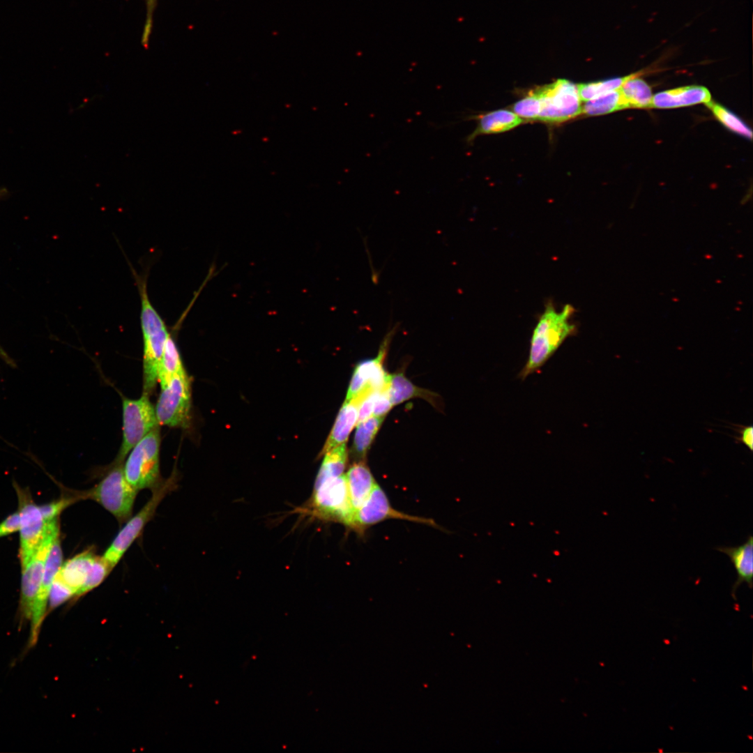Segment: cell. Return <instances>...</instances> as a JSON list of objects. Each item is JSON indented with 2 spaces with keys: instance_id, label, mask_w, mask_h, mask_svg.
I'll list each match as a JSON object with an SVG mask.
<instances>
[{
  "instance_id": "603a6c76",
  "label": "cell",
  "mask_w": 753,
  "mask_h": 753,
  "mask_svg": "<svg viewBox=\"0 0 753 753\" xmlns=\"http://www.w3.org/2000/svg\"><path fill=\"white\" fill-rule=\"evenodd\" d=\"M639 74H632L618 89L628 108L651 107L653 95L651 87L639 77Z\"/></svg>"
},
{
  "instance_id": "d6986e66",
  "label": "cell",
  "mask_w": 753,
  "mask_h": 753,
  "mask_svg": "<svg viewBox=\"0 0 753 753\" xmlns=\"http://www.w3.org/2000/svg\"><path fill=\"white\" fill-rule=\"evenodd\" d=\"M716 550L727 554L736 571L738 577L732 588V595L743 582L752 587L753 577V538L750 535L747 541L737 547H717Z\"/></svg>"
},
{
  "instance_id": "4316f807",
  "label": "cell",
  "mask_w": 753,
  "mask_h": 753,
  "mask_svg": "<svg viewBox=\"0 0 753 753\" xmlns=\"http://www.w3.org/2000/svg\"><path fill=\"white\" fill-rule=\"evenodd\" d=\"M631 75L604 81L577 85L580 100L588 101L618 89Z\"/></svg>"
},
{
  "instance_id": "484cf974",
  "label": "cell",
  "mask_w": 753,
  "mask_h": 753,
  "mask_svg": "<svg viewBox=\"0 0 753 753\" xmlns=\"http://www.w3.org/2000/svg\"><path fill=\"white\" fill-rule=\"evenodd\" d=\"M628 108L618 89L586 101L581 107V113L601 115Z\"/></svg>"
},
{
  "instance_id": "8992f818",
  "label": "cell",
  "mask_w": 753,
  "mask_h": 753,
  "mask_svg": "<svg viewBox=\"0 0 753 753\" xmlns=\"http://www.w3.org/2000/svg\"><path fill=\"white\" fill-rule=\"evenodd\" d=\"M60 536L58 519L47 522L43 538L33 555L22 563L21 595L20 601V622L31 620L33 607L38 592L44 565L50 548Z\"/></svg>"
},
{
  "instance_id": "74e56055",
  "label": "cell",
  "mask_w": 753,
  "mask_h": 753,
  "mask_svg": "<svg viewBox=\"0 0 753 753\" xmlns=\"http://www.w3.org/2000/svg\"><path fill=\"white\" fill-rule=\"evenodd\" d=\"M8 194V190L6 188L0 187V200L5 199Z\"/></svg>"
},
{
  "instance_id": "8d00e7d4",
  "label": "cell",
  "mask_w": 753,
  "mask_h": 753,
  "mask_svg": "<svg viewBox=\"0 0 753 753\" xmlns=\"http://www.w3.org/2000/svg\"><path fill=\"white\" fill-rule=\"evenodd\" d=\"M0 358L3 361H4V363H6L8 365H9L10 367H13V368L16 367L17 365H16L15 362L13 360V359L11 357H10V356L3 349V347L1 346V344H0Z\"/></svg>"
},
{
  "instance_id": "7c38bea8",
  "label": "cell",
  "mask_w": 753,
  "mask_h": 753,
  "mask_svg": "<svg viewBox=\"0 0 753 753\" xmlns=\"http://www.w3.org/2000/svg\"><path fill=\"white\" fill-rule=\"evenodd\" d=\"M390 519L438 527L432 519L411 515L393 508L382 488L376 484L365 503L355 512L351 530L359 535H363L365 531L371 526Z\"/></svg>"
},
{
  "instance_id": "5bb4252c",
  "label": "cell",
  "mask_w": 753,
  "mask_h": 753,
  "mask_svg": "<svg viewBox=\"0 0 753 753\" xmlns=\"http://www.w3.org/2000/svg\"><path fill=\"white\" fill-rule=\"evenodd\" d=\"M63 563L60 536L52 544L44 565L41 583L34 601L30 620V634L27 648L38 641L40 631L47 613L48 598L51 586Z\"/></svg>"
},
{
  "instance_id": "ba28073f",
  "label": "cell",
  "mask_w": 753,
  "mask_h": 753,
  "mask_svg": "<svg viewBox=\"0 0 753 753\" xmlns=\"http://www.w3.org/2000/svg\"><path fill=\"white\" fill-rule=\"evenodd\" d=\"M112 569L103 559L88 550L63 563L56 577L80 596L99 586Z\"/></svg>"
},
{
  "instance_id": "52a82bcc",
  "label": "cell",
  "mask_w": 753,
  "mask_h": 753,
  "mask_svg": "<svg viewBox=\"0 0 753 753\" xmlns=\"http://www.w3.org/2000/svg\"><path fill=\"white\" fill-rule=\"evenodd\" d=\"M122 410L123 439L115 464H120L139 441L160 425L147 394L143 393L138 399L123 397Z\"/></svg>"
},
{
  "instance_id": "4fadbf2b",
  "label": "cell",
  "mask_w": 753,
  "mask_h": 753,
  "mask_svg": "<svg viewBox=\"0 0 753 753\" xmlns=\"http://www.w3.org/2000/svg\"><path fill=\"white\" fill-rule=\"evenodd\" d=\"M19 503L20 519V559L21 563L27 561L41 542L46 528L45 522L40 506L33 501L29 493L15 485Z\"/></svg>"
},
{
  "instance_id": "f546056e",
  "label": "cell",
  "mask_w": 753,
  "mask_h": 753,
  "mask_svg": "<svg viewBox=\"0 0 753 753\" xmlns=\"http://www.w3.org/2000/svg\"><path fill=\"white\" fill-rule=\"evenodd\" d=\"M75 596L74 591L56 576L50 590L47 612Z\"/></svg>"
},
{
  "instance_id": "30bf717a",
  "label": "cell",
  "mask_w": 753,
  "mask_h": 753,
  "mask_svg": "<svg viewBox=\"0 0 753 753\" xmlns=\"http://www.w3.org/2000/svg\"><path fill=\"white\" fill-rule=\"evenodd\" d=\"M312 505L320 517L340 522L352 529L354 510L350 501L345 474L326 480L314 487Z\"/></svg>"
},
{
  "instance_id": "cb8c5ba5",
  "label": "cell",
  "mask_w": 753,
  "mask_h": 753,
  "mask_svg": "<svg viewBox=\"0 0 753 753\" xmlns=\"http://www.w3.org/2000/svg\"><path fill=\"white\" fill-rule=\"evenodd\" d=\"M385 416H372L358 423L353 443V453L357 462L365 461L367 452Z\"/></svg>"
},
{
  "instance_id": "1f68e13d",
  "label": "cell",
  "mask_w": 753,
  "mask_h": 753,
  "mask_svg": "<svg viewBox=\"0 0 753 753\" xmlns=\"http://www.w3.org/2000/svg\"><path fill=\"white\" fill-rule=\"evenodd\" d=\"M393 404L388 393V385L378 390L372 412V416H385L390 410Z\"/></svg>"
},
{
  "instance_id": "7a4b0ae2",
  "label": "cell",
  "mask_w": 753,
  "mask_h": 753,
  "mask_svg": "<svg viewBox=\"0 0 753 753\" xmlns=\"http://www.w3.org/2000/svg\"><path fill=\"white\" fill-rule=\"evenodd\" d=\"M574 313L575 308L570 305H565L560 311L552 304L546 306L532 334L528 358L521 373L524 378L542 367L574 333L575 325L571 321Z\"/></svg>"
},
{
  "instance_id": "d4e9b609",
  "label": "cell",
  "mask_w": 753,
  "mask_h": 753,
  "mask_svg": "<svg viewBox=\"0 0 753 753\" xmlns=\"http://www.w3.org/2000/svg\"><path fill=\"white\" fill-rule=\"evenodd\" d=\"M318 472L314 487L324 481L343 474L348 460L346 443H342L325 453Z\"/></svg>"
},
{
  "instance_id": "3957f363",
  "label": "cell",
  "mask_w": 753,
  "mask_h": 753,
  "mask_svg": "<svg viewBox=\"0 0 753 753\" xmlns=\"http://www.w3.org/2000/svg\"><path fill=\"white\" fill-rule=\"evenodd\" d=\"M159 427L153 429L139 441L129 452L123 466L127 481L137 491L153 489L160 483Z\"/></svg>"
},
{
  "instance_id": "277c9868",
  "label": "cell",
  "mask_w": 753,
  "mask_h": 753,
  "mask_svg": "<svg viewBox=\"0 0 753 753\" xmlns=\"http://www.w3.org/2000/svg\"><path fill=\"white\" fill-rule=\"evenodd\" d=\"M126 479L123 466L115 464L109 473L93 488L78 495L79 499L95 501L113 515L119 522L131 517L137 493Z\"/></svg>"
},
{
  "instance_id": "836d02e7",
  "label": "cell",
  "mask_w": 753,
  "mask_h": 753,
  "mask_svg": "<svg viewBox=\"0 0 753 753\" xmlns=\"http://www.w3.org/2000/svg\"><path fill=\"white\" fill-rule=\"evenodd\" d=\"M156 4L157 0H146V20L142 37V43L144 46H146L149 44L153 26V15Z\"/></svg>"
},
{
  "instance_id": "83f0119b",
  "label": "cell",
  "mask_w": 753,
  "mask_h": 753,
  "mask_svg": "<svg viewBox=\"0 0 753 753\" xmlns=\"http://www.w3.org/2000/svg\"><path fill=\"white\" fill-rule=\"evenodd\" d=\"M705 105L712 111L715 116L727 128L750 139H752V130L733 113L711 100Z\"/></svg>"
},
{
  "instance_id": "44dd1931",
  "label": "cell",
  "mask_w": 753,
  "mask_h": 753,
  "mask_svg": "<svg viewBox=\"0 0 753 753\" xmlns=\"http://www.w3.org/2000/svg\"><path fill=\"white\" fill-rule=\"evenodd\" d=\"M470 119H477L478 124L475 130L466 137L468 143L473 142L478 135L507 131L522 122L515 113L505 109L471 116Z\"/></svg>"
},
{
  "instance_id": "6da1fadb",
  "label": "cell",
  "mask_w": 753,
  "mask_h": 753,
  "mask_svg": "<svg viewBox=\"0 0 753 753\" xmlns=\"http://www.w3.org/2000/svg\"><path fill=\"white\" fill-rule=\"evenodd\" d=\"M141 301L140 321L144 342L143 393L151 394L158 382V370L169 335L167 326L151 303L147 275H139L131 266Z\"/></svg>"
},
{
  "instance_id": "2e32d148",
  "label": "cell",
  "mask_w": 753,
  "mask_h": 753,
  "mask_svg": "<svg viewBox=\"0 0 753 753\" xmlns=\"http://www.w3.org/2000/svg\"><path fill=\"white\" fill-rule=\"evenodd\" d=\"M372 390L374 389L367 388L353 398L345 400L324 445L321 452L322 455L347 441L351 430L357 425L360 404Z\"/></svg>"
},
{
  "instance_id": "f1b7e54d",
  "label": "cell",
  "mask_w": 753,
  "mask_h": 753,
  "mask_svg": "<svg viewBox=\"0 0 753 753\" xmlns=\"http://www.w3.org/2000/svg\"><path fill=\"white\" fill-rule=\"evenodd\" d=\"M540 109V100L535 91L531 92L513 106L514 113L518 116L530 119H537Z\"/></svg>"
},
{
  "instance_id": "e0dca14e",
  "label": "cell",
  "mask_w": 753,
  "mask_h": 753,
  "mask_svg": "<svg viewBox=\"0 0 753 753\" xmlns=\"http://www.w3.org/2000/svg\"><path fill=\"white\" fill-rule=\"evenodd\" d=\"M711 100L708 89L702 86H687L656 93L652 98L651 107L676 108Z\"/></svg>"
},
{
  "instance_id": "4dcf8cb0",
  "label": "cell",
  "mask_w": 753,
  "mask_h": 753,
  "mask_svg": "<svg viewBox=\"0 0 753 753\" xmlns=\"http://www.w3.org/2000/svg\"><path fill=\"white\" fill-rule=\"evenodd\" d=\"M78 496L61 498L49 503L40 506L41 512L46 522L58 519L59 515L67 507L79 500Z\"/></svg>"
},
{
  "instance_id": "d6a6232c",
  "label": "cell",
  "mask_w": 753,
  "mask_h": 753,
  "mask_svg": "<svg viewBox=\"0 0 753 753\" xmlns=\"http://www.w3.org/2000/svg\"><path fill=\"white\" fill-rule=\"evenodd\" d=\"M379 390H371L361 401L359 409L357 424L361 423L372 416L374 404Z\"/></svg>"
},
{
  "instance_id": "5b68a950",
  "label": "cell",
  "mask_w": 753,
  "mask_h": 753,
  "mask_svg": "<svg viewBox=\"0 0 753 753\" xmlns=\"http://www.w3.org/2000/svg\"><path fill=\"white\" fill-rule=\"evenodd\" d=\"M174 475L165 481H160L152 489V495L144 507L119 531L102 558L113 569L121 559L133 542L139 536L145 525L155 515L162 500L176 487Z\"/></svg>"
},
{
  "instance_id": "8fae6325",
  "label": "cell",
  "mask_w": 753,
  "mask_h": 753,
  "mask_svg": "<svg viewBox=\"0 0 753 753\" xmlns=\"http://www.w3.org/2000/svg\"><path fill=\"white\" fill-rule=\"evenodd\" d=\"M535 91L541 103L538 120L561 123L581 113L577 85L568 80L558 79Z\"/></svg>"
},
{
  "instance_id": "ac0fdd59",
  "label": "cell",
  "mask_w": 753,
  "mask_h": 753,
  "mask_svg": "<svg viewBox=\"0 0 753 753\" xmlns=\"http://www.w3.org/2000/svg\"><path fill=\"white\" fill-rule=\"evenodd\" d=\"M350 501L355 512L365 503L377 484L365 461L352 464L345 474Z\"/></svg>"
},
{
  "instance_id": "7402d4cb",
  "label": "cell",
  "mask_w": 753,
  "mask_h": 753,
  "mask_svg": "<svg viewBox=\"0 0 753 753\" xmlns=\"http://www.w3.org/2000/svg\"><path fill=\"white\" fill-rule=\"evenodd\" d=\"M185 372L174 337L169 333L158 370V381L160 388H165L175 376Z\"/></svg>"
},
{
  "instance_id": "e575fe53",
  "label": "cell",
  "mask_w": 753,
  "mask_h": 753,
  "mask_svg": "<svg viewBox=\"0 0 753 753\" xmlns=\"http://www.w3.org/2000/svg\"><path fill=\"white\" fill-rule=\"evenodd\" d=\"M20 527V513L17 511L10 515L0 523V538L19 531Z\"/></svg>"
},
{
  "instance_id": "d590c367",
  "label": "cell",
  "mask_w": 753,
  "mask_h": 753,
  "mask_svg": "<svg viewBox=\"0 0 753 753\" xmlns=\"http://www.w3.org/2000/svg\"><path fill=\"white\" fill-rule=\"evenodd\" d=\"M739 436L736 439L745 444L750 451L752 450L753 428L752 426H745L738 430Z\"/></svg>"
},
{
  "instance_id": "9a60e30c",
  "label": "cell",
  "mask_w": 753,
  "mask_h": 753,
  "mask_svg": "<svg viewBox=\"0 0 753 753\" xmlns=\"http://www.w3.org/2000/svg\"><path fill=\"white\" fill-rule=\"evenodd\" d=\"M395 328L386 335L382 342L377 356L371 360L361 362L356 367L345 400H349L366 388L380 390L389 383L390 374L383 367V360L387 352L389 342L394 334Z\"/></svg>"
},
{
  "instance_id": "ffe728a7",
  "label": "cell",
  "mask_w": 753,
  "mask_h": 753,
  "mask_svg": "<svg viewBox=\"0 0 753 753\" xmlns=\"http://www.w3.org/2000/svg\"><path fill=\"white\" fill-rule=\"evenodd\" d=\"M388 393L393 406L414 397L423 398L436 408H439L441 406L439 395L416 386L402 372L390 375Z\"/></svg>"
},
{
  "instance_id": "9c48e42d",
  "label": "cell",
  "mask_w": 753,
  "mask_h": 753,
  "mask_svg": "<svg viewBox=\"0 0 753 753\" xmlns=\"http://www.w3.org/2000/svg\"><path fill=\"white\" fill-rule=\"evenodd\" d=\"M155 414L159 425L186 428L190 421L191 389L186 372L175 376L161 388Z\"/></svg>"
}]
</instances>
